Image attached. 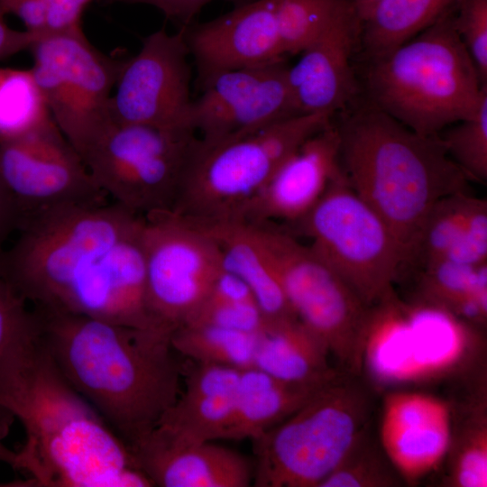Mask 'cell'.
<instances>
[{"mask_svg":"<svg viewBox=\"0 0 487 487\" xmlns=\"http://www.w3.org/2000/svg\"><path fill=\"white\" fill-rule=\"evenodd\" d=\"M39 337L35 310L0 275V387L22 365Z\"/></svg>","mask_w":487,"mask_h":487,"instance_id":"4dcf8cb0","label":"cell"},{"mask_svg":"<svg viewBox=\"0 0 487 487\" xmlns=\"http://www.w3.org/2000/svg\"><path fill=\"white\" fill-rule=\"evenodd\" d=\"M254 224L297 318L346 372H358L372 308L289 230L276 224Z\"/></svg>","mask_w":487,"mask_h":487,"instance_id":"9c48e42d","label":"cell"},{"mask_svg":"<svg viewBox=\"0 0 487 487\" xmlns=\"http://www.w3.org/2000/svg\"><path fill=\"white\" fill-rule=\"evenodd\" d=\"M0 178L24 215L107 199L52 119L0 143Z\"/></svg>","mask_w":487,"mask_h":487,"instance_id":"9a60e30c","label":"cell"},{"mask_svg":"<svg viewBox=\"0 0 487 487\" xmlns=\"http://www.w3.org/2000/svg\"><path fill=\"white\" fill-rule=\"evenodd\" d=\"M454 17L455 5L365 73L370 104L421 135L472 117L487 95Z\"/></svg>","mask_w":487,"mask_h":487,"instance_id":"277c9868","label":"cell"},{"mask_svg":"<svg viewBox=\"0 0 487 487\" xmlns=\"http://www.w3.org/2000/svg\"><path fill=\"white\" fill-rule=\"evenodd\" d=\"M333 116L301 114L216 144L198 138L171 210L198 223L240 219L278 167Z\"/></svg>","mask_w":487,"mask_h":487,"instance_id":"52a82bcc","label":"cell"},{"mask_svg":"<svg viewBox=\"0 0 487 487\" xmlns=\"http://www.w3.org/2000/svg\"><path fill=\"white\" fill-rule=\"evenodd\" d=\"M359 21L351 0H342L335 14L289 66V88L300 114L343 112L354 100L358 85L352 67Z\"/></svg>","mask_w":487,"mask_h":487,"instance_id":"e0dca14e","label":"cell"},{"mask_svg":"<svg viewBox=\"0 0 487 487\" xmlns=\"http://www.w3.org/2000/svg\"><path fill=\"white\" fill-rule=\"evenodd\" d=\"M142 223L107 201L27 214L14 244L0 253V275L34 308L61 311L96 260Z\"/></svg>","mask_w":487,"mask_h":487,"instance_id":"5b68a950","label":"cell"},{"mask_svg":"<svg viewBox=\"0 0 487 487\" xmlns=\"http://www.w3.org/2000/svg\"><path fill=\"white\" fill-rule=\"evenodd\" d=\"M24 213L0 178V253L11 234L17 231Z\"/></svg>","mask_w":487,"mask_h":487,"instance_id":"ab89813d","label":"cell"},{"mask_svg":"<svg viewBox=\"0 0 487 487\" xmlns=\"http://www.w3.org/2000/svg\"><path fill=\"white\" fill-rule=\"evenodd\" d=\"M51 120L31 69L0 68V143Z\"/></svg>","mask_w":487,"mask_h":487,"instance_id":"f1b7e54d","label":"cell"},{"mask_svg":"<svg viewBox=\"0 0 487 487\" xmlns=\"http://www.w3.org/2000/svg\"><path fill=\"white\" fill-rule=\"evenodd\" d=\"M127 4H144L158 8L170 20L186 27L192 23L195 16L207 4L216 0H110ZM234 6L242 5L254 0H223Z\"/></svg>","mask_w":487,"mask_h":487,"instance_id":"74e56055","label":"cell"},{"mask_svg":"<svg viewBox=\"0 0 487 487\" xmlns=\"http://www.w3.org/2000/svg\"><path fill=\"white\" fill-rule=\"evenodd\" d=\"M340 144L333 122L311 135L278 167L240 219L291 225L301 220L342 171Z\"/></svg>","mask_w":487,"mask_h":487,"instance_id":"ac0fdd59","label":"cell"},{"mask_svg":"<svg viewBox=\"0 0 487 487\" xmlns=\"http://www.w3.org/2000/svg\"><path fill=\"white\" fill-rule=\"evenodd\" d=\"M242 371L196 363L187 372L185 389L152 430L179 442L221 439L233 416Z\"/></svg>","mask_w":487,"mask_h":487,"instance_id":"44dd1931","label":"cell"},{"mask_svg":"<svg viewBox=\"0 0 487 487\" xmlns=\"http://www.w3.org/2000/svg\"><path fill=\"white\" fill-rule=\"evenodd\" d=\"M142 216L147 308L159 328L173 333L194 315L223 269L220 249L203 226L172 210Z\"/></svg>","mask_w":487,"mask_h":487,"instance_id":"7c38bea8","label":"cell"},{"mask_svg":"<svg viewBox=\"0 0 487 487\" xmlns=\"http://www.w3.org/2000/svg\"><path fill=\"white\" fill-rule=\"evenodd\" d=\"M325 345L298 318L266 324L253 367L289 383L320 387L341 373Z\"/></svg>","mask_w":487,"mask_h":487,"instance_id":"cb8c5ba5","label":"cell"},{"mask_svg":"<svg viewBox=\"0 0 487 487\" xmlns=\"http://www.w3.org/2000/svg\"><path fill=\"white\" fill-rule=\"evenodd\" d=\"M286 60L216 73L198 83L190 126L204 144H216L301 115L288 80Z\"/></svg>","mask_w":487,"mask_h":487,"instance_id":"5bb4252c","label":"cell"},{"mask_svg":"<svg viewBox=\"0 0 487 487\" xmlns=\"http://www.w3.org/2000/svg\"><path fill=\"white\" fill-rule=\"evenodd\" d=\"M444 129L438 135L446 150L469 180H487V95L472 117ZM442 131V132H443Z\"/></svg>","mask_w":487,"mask_h":487,"instance_id":"e575fe53","label":"cell"},{"mask_svg":"<svg viewBox=\"0 0 487 487\" xmlns=\"http://www.w3.org/2000/svg\"><path fill=\"white\" fill-rule=\"evenodd\" d=\"M196 223L217 243L223 268L235 274L250 288L266 324L297 318L254 223L244 219Z\"/></svg>","mask_w":487,"mask_h":487,"instance_id":"603a6c76","label":"cell"},{"mask_svg":"<svg viewBox=\"0 0 487 487\" xmlns=\"http://www.w3.org/2000/svg\"><path fill=\"white\" fill-rule=\"evenodd\" d=\"M198 142L189 129L114 123L81 158L107 198L145 216L172 209Z\"/></svg>","mask_w":487,"mask_h":487,"instance_id":"30bf717a","label":"cell"},{"mask_svg":"<svg viewBox=\"0 0 487 487\" xmlns=\"http://www.w3.org/2000/svg\"><path fill=\"white\" fill-rule=\"evenodd\" d=\"M184 27L164 28L142 40L140 51L124 60L111 98L115 124L189 129L192 70Z\"/></svg>","mask_w":487,"mask_h":487,"instance_id":"4fadbf2b","label":"cell"},{"mask_svg":"<svg viewBox=\"0 0 487 487\" xmlns=\"http://www.w3.org/2000/svg\"><path fill=\"white\" fill-rule=\"evenodd\" d=\"M0 462H4L17 470L18 452L10 450L1 441L0 438Z\"/></svg>","mask_w":487,"mask_h":487,"instance_id":"7bdbcfd3","label":"cell"},{"mask_svg":"<svg viewBox=\"0 0 487 487\" xmlns=\"http://www.w3.org/2000/svg\"><path fill=\"white\" fill-rule=\"evenodd\" d=\"M368 391L340 374L253 439L258 487H318L368 427Z\"/></svg>","mask_w":487,"mask_h":487,"instance_id":"8992f818","label":"cell"},{"mask_svg":"<svg viewBox=\"0 0 487 487\" xmlns=\"http://www.w3.org/2000/svg\"><path fill=\"white\" fill-rule=\"evenodd\" d=\"M33 309L40 338L60 373L128 447L175 403L183 366L170 332Z\"/></svg>","mask_w":487,"mask_h":487,"instance_id":"6da1fadb","label":"cell"},{"mask_svg":"<svg viewBox=\"0 0 487 487\" xmlns=\"http://www.w3.org/2000/svg\"><path fill=\"white\" fill-rule=\"evenodd\" d=\"M378 1L379 0H351L359 23Z\"/></svg>","mask_w":487,"mask_h":487,"instance_id":"b9f144b4","label":"cell"},{"mask_svg":"<svg viewBox=\"0 0 487 487\" xmlns=\"http://www.w3.org/2000/svg\"><path fill=\"white\" fill-rule=\"evenodd\" d=\"M0 7L5 14H12L17 16L23 23L25 31L36 39L44 35L45 0H0Z\"/></svg>","mask_w":487,"mask_h":487,"instance_id":"f35d334b","label":"cell"},{"mask_svg":"<svg viewBox=\"0 0 487 487\" xmlns=\"http://www.w3.org/2000/svg\"><path fill=\"white\" fill-rule=\"evenodd\" d=\"M91 1L45 0L46 28L43 36L82 30V14Z\"/></svg>","mask_w":487,"mask_h":487,"instance_id":"8d00e7d4","label":"cell"},{"mask_svg":"<svg viewBox=\"0 0 487 487\" xmlns=\"http://www.w3.org/2000/svg\"><path fill=\"white\" fill-rule=\"evenodd\" d=\"M6 14L0 7V60L29 50L36 38L27 31L10 28L5 23Z\"/></svg>","mask_w":487,"mask_h":487,"instance_id":"60d3db41","label":"cell"},{"mask_svg":"<svg viewBox=\"0 0 487 487\" xmlns=\"http://www.w3.org/2000/svg\"><path fill=\"white\" fill-rule=\"evenodd\" d=\"M342 0H276L284 56L301 53L329 23Z\"/></svg>","mask_w":487,"mask_h":487,"instance_id":"836d02e7","label":"cell"},{"mask_svg":"<svg viewBox=\"0 0 487 487\" xmlns=\"http://www.w3.org/2000/svg\"><path fill=\"white\" fill-rule=\"evenodd\" d=\"M451 418L449 405L431 395L398 391L386 396L381 445L404 482L418 481L446 457Z\"/></svg>","mask_w":487,"mask_h":487,"instance_id":"d6986e66","label":"cell"},{"mask_svg":"<svg viewBox=\"0 0 487 487\" xmlns=\"http://www.w3.org/2000/svg\"><path fill=\"white\" fill-rule=\"evenodd\" d=\"M421 306L450 315L466 298L487 294V263L473 266L442 261L412 271Z\"/></svg>","mask_w":487,"mask_h":487,"instance_id":"f546056e","label":"cell"},{"mask_svg":"<svg viewBox=\"0 0 487 487\" xmlns=\"http://www.w3.org/2000/svg\"><path fill=\"white\" fill-rule=\"evenodd\" d=\"M0 409L25 431L17 451V470L31 476L24 484L152 486L125 442L63 377L41 338L0 387Z\"/></svg>","mask_w":487,"mask_h":487,"instance_id":"7a4b0ae2","label":"cell"},{"mask_svg":"<svg viewBox=\"0 0 487 487\" xmlns=\"http://www.w3.org/2000/svg\"><path fill=\"white\" fill-rule=\"evenodd\" d=\"M448 261L487 263V201L461 191L437 201L428 213L405 272Z\"/></svg>","mask_w":487,"mask_h":487,"instance_id":"7402d4cb","label":"cell"},{"mask_svg":"<svg viewBox=\"0 0 487 487\" xmlns=\"http://www.w3.org/2000/svg\"><path fill=\"white\" fill-rule=\"evenodd\" d=\"M185 324L258 334L265 327L266 320L250 288L223 268L202 304Z\"/></svg>","mask_w":487,"mask_h":487,"instance_id":"83f0119b","label":"cell"},{"mask_svg":"<svg viewBox=\"0 0 487 487\" xmlns=\"http://www.w3.org/2000/svg\"><path fill=\"white\" fill-rule=\"evenodd\" d=\"M129 449L152 486L247 487L253 481L248 459L214 441L179 442L151 430Z\"/></svg>","mask_w":487,"mask_h":487,"instance_id":"ffe728a7","label":"cell"},{"mask_svg":"<svg viewBox=\"0 0 487 487\" xmlns=\"http://www.w3.org/2000/svg\"><path fill=\"white\" fill-rule=\"evenodd\" d=\"M369 308L396 297L405 256L382 218L350 186L342 171L317 205L292 225Z\"/></svg>","mask_w":487,"mask_h":487,"instance_id":"ba28073f","label":"cell"},{"mask_svg":"<svg viewBox=\"0 0 487 487\" xmlns=\"http://www.w3.org/2000/svg\"><path fill=\"white\" fill-rule=\"evenodd\" d=\"M259 334L205 324H185L171 335L178 354L199 364L238 370L253 367Z\"/></svg>","mask_w":487,"mask_h":487,"instance_id":"4316f807","label":"cell"},{"mask_svg":"<svg viewBox=\"0 0 487 487\" xmlns=\"http://www.w3.org/2000/svg\"><path fill=\"white\" fill-rule=\"evenodd\" d=\"M336 126L346 179L395 235L405 270L434 205L468 191L469 179L438 134H418L370 103L343 114Z\"/></svg>","mask_w":487,"mask_h":487,"instance_id":"3957f363","label":"cell"},{"mask_svg":"<svg viewBox=\"0 0 487 487\" xmlns=\"http://www.w3.org/2000/svg\"><path fill=\"white\" fill-rule=\"evenodd\" d=\"M321 387L289 383L255 367L243 370L233 416L221 439L257 438L296 411Z\"/></svg>","mask_w":487,"mask_h":487,"instance_id":"d4e9b609","label":"cell"},{"mask_svg":"<svg viewBox=\"0 0 487 487\" xmlns=\"http://www.w3.org/2000/svg\"><path fill=\"white\" fill-rule=\"evenodd\" d=\"M456 0H379L359 23L369 61L390 53L434 23Z\"/></svg>","mask_w":487,"mask_h":487,"instance_id":"484cf974","label":"cell"},{"mask_svg":"<svg viewBox=\"0 0 487 487\" xmlns=\"http://www.w3.org/2000/svg\"><path fill=\"white\" fill-rule=\"evenodd\" d=\"M454 21L482 84L487 85V0H456Z\"/></svg>","mask_w":487,"mask_h":487,"instance_id":"d590c367","label":"cell"},{"mask_svg":"<svg viewBox=\"0 0 487 487\" xmlns=\"http://www.w3.org/2000/svg\"><path fill=\"white\" fill-rule=\"evenodd\" d=\"M184 32L198 84L222 71L286 60L280 41L276 0L234 6L213 20L184 27Z\"/></svg>","mask_w":487,"mask_h":487,"instance_id":"2e32d148","label":"cell"},{"mask_svg":"<svg viewBox=\"0 0 487 487\" xmlns=\"http://www.w3.org/2000/svg\"><path fill=\"white\" fill-rule=\"evenodd\" d=\"M404 480L368 427L348 453L318 487H391Z\"/></svg>","mask_w":487,"mask_h":487,"instance_id":"d6a6232c","label":"cell"},{"mask_svg":"<svg viewBox=\"0 0 487 487\" xmlns=\"http://www.w3.org/2000/svg\"><path fill=\"white\" fill-rule=\"evenodd\" d=\"M29 51L50 115L82 157L114 124L112 92L124 60L99 51L82 30L37 38Z\"/></svg>","mask_w":487,"mask_h":487,"instance_id":"8fae6325","label":"cell"},{"mask_svg":"<svg viewBox=\"0 0 487 487\" xmlns=\"http://www.w3.org/2000/svg\"><path fill=\"white\" fill-rule=\"evenodd\" d=\"M476 404L455 438L451 436L446 480L451 486H487L486 402L482 398Z\"/></svg>","mask_w":487,"mask_h":487,"instance_id":"1f68e13d","label":"cell"}]
</instances>
